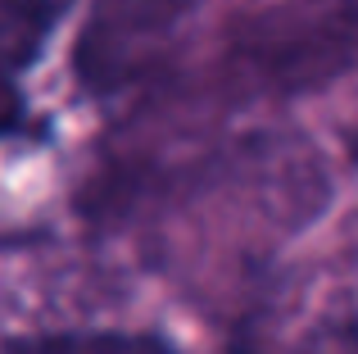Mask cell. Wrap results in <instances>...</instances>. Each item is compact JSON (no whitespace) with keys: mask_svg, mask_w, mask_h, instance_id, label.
<instances>
[{"mask_svg":"<svg viewBox=\"0 0 358 354\" xmlns=\"http://www.w3.org/2000/svg\"><path fill=\"white\" fill-rule=\"evenodd\" d=\"M73 0H0V73L18 82L64 27Z\"/></svg>","mask_w":358,"mask_h":354,"instance_id":"obj_5","label":"cell"},{"mask_svg":"<svg viewBox=\"0 0 358 354\" xmlns=\"http://www.w3.org/2000/svg\"><path fill=\"white\" fill-rule=\"evenodd\" d=\"M0 354H182L150 327H50L9 337Z\"/></svg>","mask_w":358,"mask_h":354,"instance_id":"obj_4","label":"cell"},{"mask_svg":"<svg viewBox=\"0 0 358 354\" xmlns=\"http://www.w3.org/2000/svg\"><path fill=\"white\" fill-rule=\"evenodd\" d=\"M241 55L263 78L290 87L295 78H327L358 59V0H299L250 27Z\"/></svg>","mask_w":358,"mask_h":354,"instance_id":"obj_1","label":"cell"},{"mask_svg":"<svg viewBox=\"0 0 358 354\" xmlns=\"http://www.w3.org/2000/svg\"><path fill=\"white\" fill-rule=\"evenodd\" d=\"M191 0H96L82 36V73L91 87H122V78L150 64L164 36L182 23Z\"/></svg>","mask_w":358,"mask_h":354,"instance_id":"obj_2","label":"cell"},{"mask_svg":"<svg viewBox=\"0 0 358 354\" xmlns=\"http://www.w3.org/2000/svg\"><path fill=\"white\" fill-rule=\"evenodd\" d=\"M227 354H358V313L290 323L286 313H245Z\"/></svg>","mask_w":358,"mask_h":354,"instance_id":"obj_3","label":"cell"},{"mask_svg":"<svg viewBox=\"0 0 358 354\" xmlns=\"http://www.w3.org/2000/svg\"><path fill=\"white\" fill-rule=\"evenodd\" d=\"M23 127H27V100L18 91V82L0 73V136H14Z\"/></svg>","mask_w":358,"mask_h":354,"instance_id":"obj_6","label":"cell"}]
</instances>
